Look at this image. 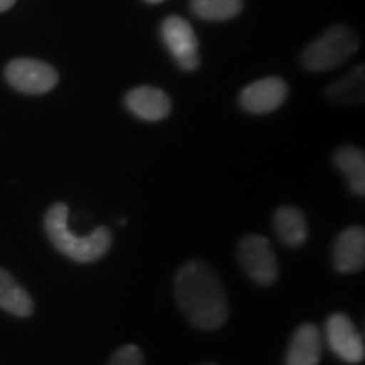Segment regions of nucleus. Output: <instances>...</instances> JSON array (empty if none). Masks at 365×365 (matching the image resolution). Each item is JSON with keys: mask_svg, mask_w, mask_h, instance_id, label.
<instances>
[{"mask_svg": "<svg viewBox=\"0 0 365 365\" xmlns=\"http://www.w3.org/2000/svg\"><path fill=\"white\" fill-rule=\"evenodd\" d=\"M161 38L182 71H195L198 68V39L188 21L180 16H170L164 19Z\"/></svg>", "mask_w": 365, "mask_h": 365, "instance_id": "obj_6", "label": "nucleus"}, {"mask_svg": "<svg viewBox=\"0 0 365 365\" xmlns=\"http://www.w3.org/2000/svg\"><path fill=\"white\" fill-rule=\"evenodd\" d=\"M68 217L70 210L65 203H54L44 217L46 235L58 252L75 262L88 264L102 259L110 250L113 242L110 228L98 227L90 235L78 237L68 227Z\"/></svg>", "mask_w": 365, "mask_h": 365, "instance_id": "obj_2", "label": "nucleus"}, {"mask_svg": "<svg viewBox=\"0 0 365 365\" xmlns=\"http://www.w3.org/2000/svg\"><path fill=\"white\" fill-rule=\"evenodd\" d=\"M322 357V335L313 323H304L294 331L286 354V365H318Z\"/></svg>", "mask_w": 365, "mask_h": 365, "instance_id": "obj_11", "label": "nucleus"}, {"mask_svg": "<svg viewBox=\"0 0 365 365\" xmlns=\"http://www.w3.org/2000/svg\"><path fill=\"white\" fill-rule=\"evenodd\" d=\"M108 365H144V355L139 346L124 345L112 355Z\"/></svg>", "mask_w": 365, "mask_h": 365, "instance_id": "obj_17", "label": "nucleus"}, {"mask_svg": "<svg viewBox=\"0 0 365 365\" xmlns=\"http://www.w3.org/2000/svg\"><path fill=\"white\" fill-rule=\"evenodd\" d=\"M333 264L340 272H357L365 264V232L350 227L341 232L333 245Z\"/></svg>", "mask_w": 365, "mask_h": 365, "instance_id": "obj_10", "label": "nucleus"}, {"mask_svg": "<svg viewBox=\"0 0 365 365\" xmlns=\"http://www.w3.org/2000/svg\"><path fill=\"white\" fill-rule=\"evenodd\" d=\"M6 80L12 88L27 95H43L58 83V73L51 65L39 59H14L6 68Z\"/></svg>", "mask_w": 365, "mask_h": 365, "instance_id": "obj_5", "label": "nucleus"}, {"mask_svg": "<svg viewBox=\"0 0 365 365\" xmlns=\"http://www.w3.org/2000/svg\"><path fill=\"white\" fill-rule=\"evenodd\" d=\"M360 41L349 26L336 24L314 39L301 53V63L308 71H330L344 65L359 51Z\"/></svg>", "mask_w": 365, "mask_h": 365, "instance_id": "obj_3", "label": "nucleus"}, {"mask_svg": "<svg viewBox=\"0 0 365 365\" xmlns=\"http://www.w3.org/2000/svg\"><path fill=\"white\" fill-rule=\"evenodd\" d=\"M176 298L181 312L200 330H217L227 319V294L208 264L191 261L176 274Z\"/></svg>", "mask_w": 365, "mask_h": 365, "instance_id": "obj_1", "label": "nucleus"}, {"mask_svg": "<svg viewBox=\"0 0 365 365\" xmlns=\"http://www.w3.org/2000/svg\"><path fill=\"white\" fill-rule=\"evenodd\" d=\"M287 97V85L281 78H262L245 86L240 93V105L250 113L277 110Z\"/></svg>", "mask_w": 365, "mask_h": 365, "instance_id": "obj_8", "label": "nucleus"}, {"mask_svg": "<svg viewBox=\"0 0 365 365\" xmlns=\"http://www.w3.org/2000/svg\"><path fill=\"white\" fill-rule=\"evenodd\" d=\"M240 266L254 282L271 286L277 279V259L266 237L247 235L239 244Z\"/></svg>", "mask_w": 365, "mask_h": 365, "instance_id": "obj_4", "label": "nucleus"}, {"mask_svg": "<svg viewBox=\"0 0 365 365\" xmlns=\"http://www.w3.org/2000/svg\"><path fill=\"white\" fill-rule=\"evenodd\" d=\"M274 228L289 247H299L308 239L307 217L294 207H281L274 213Z\"/></svg>", "mask_w": 365, "mask_h": 365, "instance_id": "obj_13", "label": "nucleus"}, {"mask_svg": "<svg viewBox=\"0 0 365 365\" xmlns=\"http://www.w3.org/2000/svg\"><path fill=\"white\" fill-rule=\"evenodd\" d=\"M0 308L21 318L31 317L34 312L33 298L6 269H0Z\"/></svg>", "mask_w": 365, "mask_h": 365, "instance_id": "obj_12", "label": "nucleus"}, {"mask_svg": "<svg viewBox=\"0 0 365 365\" xmlns=\"http://www.w3.org/2000/svg\"><path fill=\"white\" fill-rule=\"evenodd\" d=\"M327 341L336 357L349 364L364 360V340L349 317L335 313L327 322Z\"/></svg>", "mask_w": 365, "mask_h": 365, "instance_id": "obj_7", "label": "nucleus"}, {"mask_svg": "<svg viewBox=\"0 0 365 365\" xmlns=\"http://www.w3.org/2000/svg\"><path fill=\"white\" fill-rule=\"evenodd\" d=\"M148 4H159V2H164V0H145Z\"/></svg>", "mask_w": 365, "mask_h": 365, "instance_id": "obj_19", "label": "nucleus"}, {"mask_svg": "<svg viewBox=\"0 0 365 365\" xmlns=\"http://www.w3.org/2000/svg\"><path fill=\"white\" fill-rule=\"evenodd\" d=\"M14 4H16V0H0V12L9 11Z\"/></svg>", "mask_w": 365, "mask_h": 365, "instance_id": "obj_18", "label": "nucleus"}, {"mask_svg": "<svg viewBox=\"0 0 365 365\" xmlns=\"http://www.w3.org/2000/svg\"><path fill=\"white\" fill-rule=\"evenodd\" d=\"M191 11L205 21L234 19L242 11V0H191Z\"/></svg>", "mask_w": 365, "mask_h": 365, "instance_id": "obj_16", "label": "nucleus"}, {"mask_svg": "<svg viewBox=\"0 0 365 365\" xmlns=\"http://www.w3.org/2000/svg\"><path fill=\"white\" fill-rule=\"evenodd\" d=\"M202 365H217V364H202Z\"/></svg>", "mask_w": 365, "mask_h": 365, "instance_id": "obj_20", "label": "nucleus"}, {"mask_svg": "<svg viewBox=\"0 0 365 365\" xmlns=\"http://www.w3.org/2000/svg\"><path fill=\"white\" fill-rule=\"evenodd\" d=\"M335 166L341 171L355 195H365V156L364 150L354 145H344L335 153Z\"/></svg>", "mask_w": 365, "mask_h": 365, "instance_id": "obj_14", "label": "nucleus"}, {"mask_svg": "<svg viewBox=\"0 0 365 365\" xmlns=\"http://www.w3.org/2000/svg\"><path fill=\"white\" fill-rule=\"evenodd\" d=\"M364 66L355 68L345 78L328 86L327 97L336 105H357L364 100Z\"/></svg>", "mask_w": 365, "mask_h": 365, "instance_id": "obj_15", "label": "nucleus"}, {"mask_svg": "<svg viewBox=\"0 0 365 365\" xmlns=\"http://www.w3.org/2000/svg\"><path fill=\"white\" fill-rule=\"evenodd\" d=\"M125 107L145 122H158L171 113V100L154 86H137L125 95Z\"/></svg>", "mask_w": 365, "mask_h": 365, "instance_id": "obj_9", "label": "nucleus"}]
</instances>
